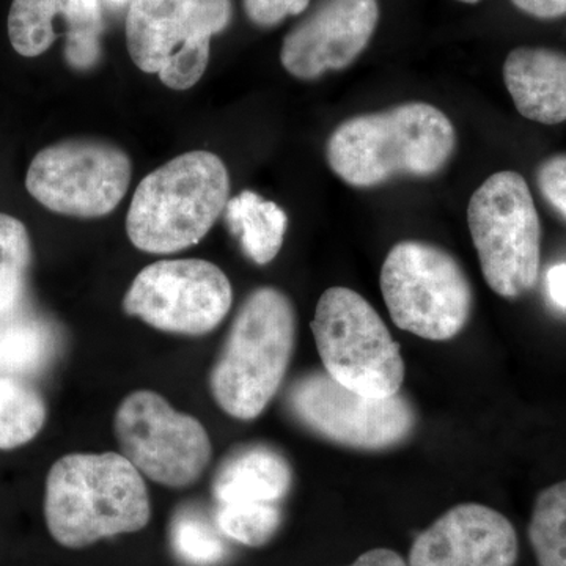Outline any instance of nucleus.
I'll return each mask as SVG.
<instances>
[{
	"label": "nucleus",
	"instance_id": "obj_1",
	"mask_svg": "<svg viewBox=\"0 0 566 566\" xmlns=\"http://www.w3.org/2000/svg\"><path fill=\"white\" fill-rule=\"evenodd\" d=\"M457 148L452 120L433 104H398L342 122L326 144L331 170L353 188L441 172Z\"/></svg>",
	"mask_w": 566,
	"mask_h": 566
},
{
	"label": "nucleus",
	"instance_id": "obj_2",
	"mask_svg": "<svg viewBox=\"0 0 566 566\" xmlns=\"http://www.w3.org/2000/svg\"><path fill=\"white\" fill-rule=\"evenodd\" d=\"M151 516L147 486L118 453H73L52 465L44 517L59 545L81 549L103 538L133 534Z\"/></svg>",
	"mask_w": 566,
	"mask_h": 566
},
{
	"label": "nucleus",
	"instance_id": "obj_3",
	"mask_svg": "<svg viewBox=\"0 0 566 566\" xmlns=\"http://www.w3.org/2000/svg\"><path fill=\"white\" fill-rule=\"evenodd\" d=\"M296 344V311L274 286L253 290L238 308L211 371V394L222 411L256 419L281 389Z\"/></svg>",
	"mask_w": 566,
	"mask_h": 566
},
{
	"label": "nucleus",
	"instance_id": "obj_4",
	"mask_svg": "<svg viewBox=\"0 0 566 566\" xmlns=\"http://www.w3.org/2000/svg\"><path fill=\"white\" fill-rule=\"evenodd\" d=\"M230 200V175L211 151L193 150L148 174L134 192L126 233L142 252L175 253L207 237Z\"/></svg>",
	"mask_w": 566,
	"mask_h": 566
},
{
	"label": "nucleus",
	"instance_id": "obj_5",
	"mask_svg": "<svg viewBox=\"0 0 566 566\" xmlns=\"http://www.w3.org/2000/svg\"><path fill=\"white\" fill-rule=\"evenodd\" d=\"M468 226L491 290L515 300L535 289L542 264V223L523 175L486 178L468 207Z\"/></svg>",
	"mask_w": 566,
	"mask_h": 566
},
{
	"label": "nucleus",
	"instance_id": "obj_6",
	"mask_svg": "<svg viewBox=\"0 0 566 566\" xmlns=\"http://www.w3.org/2000/svg\"><path fill=\"white\" fill-rule=\"evenodd\" d=\"M379 283L394 323L424 340H452L471 318L474 292L468 274L452 253L438 245L395 244Z\"/></svg>",
	"mask_w": 566,
	"mask_h": 566
},
{
	"label": "nucleus",
	"instance_id": "obj_7",
	"mask_svg": "<svg viewBox=\"0 0 566 566\" xmlns=\"http://www.w3.org/2000/svg\"><path fill=\"white\" fill-rule=\"evenodd\" d=\"M324 371L354 392L387 398L400 392L405 360L389 327L359 293L326 290L312 322Z\"/></svg>",
	"mask_w": 566,
	"mask_h": 566
},
{
	"label": "nucleus",
	"instance_id": "obj_8",
	"mask_svg": "<svg viewBox=\"0 0 566 566\" xmlns=\"http://www.w3.org/2000/svg\"><path fill=\"white\" fill-rule=\"evenodd\" d=\"M232 17V0H133L126 46L137 69L158 74L172 91H188L208 69L212 36Z\"/></svg>",
	"mask_w": 566,
	"mask_h": 566
},
{
	"label": "nucleus",
	"instance_id": "obj_9",
	"mask_svg": "<svg viewBox=\"0 0 566 566\" xmlns=\"http://www.w3.org/2000/svg\"><path fill=\"white\" fill-rule=\"evenodd\" d=\"M285 401L290 415L304 428L346 449H394L411 438L417 424L415 406L405 395L367 397L335 381L326 371L297 378Z\"/></svg>",
	"mask_w": 566,
	"mask_h": 566
},
{
	"label": "nucleus",
	"instance_id": "obj_10",
	"mask_svg": "<svg viewBox=\"0 0 566 566\" xmlns=\"http://www.w3.org/2000/svg\"><path fill=\"white\" fill-rule=\"evenodd\" d=\"M128 153L102 139H69L43 148L32 159L25 188L40 205L70 218L111 214L128 192Z\"/></svg>",
	"mask_w": 566,
	"mask_h": 566
},
{
	"label": "nucleus",
	"instance_id": "obj_11",
	"mask_svg": "<svg viewBox=\"0 0 566 566\" xmlns=\"http://www.w3.org/2000/svg\"><path fill=\"white\" fill-rule=\"evenodd\" d=\"M123 457L153 482L169 488L192 485L211 458V441L199 420L175 411L161 395L139 390L115 415Z\"/></svg>",
	"mask_w": 566,
	"mask_h": 566
},
{
	"label": "nucleus",
	"instance_id": "obj_12",
	"mask_svg": "<svg viewBox=\"0 0 566 566\" xmlns=\"http://www.w3.org/2000/svg\"><path fill=\"white\" fill-rule=\"evenodd\" d=\"M232 283L207 260L153 263L134 279L123 308L163 333L203 335L229 314Z\"/></svg>",
	"mask_w": 566,
	"mask_h": 566
},
{
	"label": "nucleus",
	"instance_id": "obj_13",
	"mask_svg": "<svg viewBox=\"0 0 566 566\" xmlns=\"http://www.w3.org/2000/svg\"><path fill=\"white\" fill-rule=\"evenodd\" d=\"M378 21V0H318L283 39V69L301 81L348 69L367 50Z\"/></svg>",
	"mask_w": 566,
	"mask_h": 566
},
{
	"label": "nucleus",
	"instance_id": "obj_14",
	"mask_svg": "<svg viewBox=\"0 0 566 566\" xmlns=\"http://www.w3.org/2000/svg\"><path fill=\"white\" fill-rule=\"evenodd\" d=\"M517 556L509 517L491 506L461 504L417 536L408 566H515Z\"/></svg>",
	"mask_w": 566,
	"mask_h": 566
},
{
	"label": "nucleus",
	"instance_id": "obj_15",
	"mask_svg": "<svg viewBox=\"0 0 566 566\" xmlns=\"http://www.w3.org/2000/svg\"><path fill=\"white\" fill-rule=\"evenodd\" d=\"M65 33V59L73 70L87 71L102 57L103 14L99 0H13L9 39L22 57H39Z\"/></svg>",
	"mask_w": 566,
	"mask_h": 566
},
{
	"label": "nucleus",
	"instance_id": "obj_16",
	"mask_svg": "<svg viewBox=\"0 0 566 566\" xmlns=\"http://www.w3.org/2000/svg\"><path fill=\"white\" fill-rule=\"evenodd\" d=\"M506 91L527 120L566 122V54L549 48H516L504 62Z\"/></svg>",
	"mask_w": 566,
	"mask_h": 566
},
{
	"label": "nucleus",
	"instance_id": "obj_17",
	"mask_svg": "<svg viewBox=\"0 0 566 566\" xmlns=\"http://www.w3.org/2000/svg\"><path fill=\"white\" fill-rule=\"evenodd\" d=\"M286 458L268 446H248L227 458L216 474L214 497L227 502H279L292 488Z\"/></svg>",
	"mask_w": 566,
	"mask_h": 566
},
{
	"label": "nucleus",
	"instance_id": "obj_18",
	"mask_svg": "<svg viewBox=\"0 0 566 566\" xmlns=\"http://www.w3.org/2000/svg\"><path fill=\"white\" fill-rule=\"evenodd\" d=\"M223 214L227 229L251 262L259 266L273 262L289 229V216L277 203L243 191L229 200Z\"/></svg>",
	"mask_w": 566,
	"mask_h": 566
},
{
	"label": "nucleus",
	"instance_id": "obj_19",
	"mask_svg": "<svg viewBox=\"0 0 566 566\" xmlns=\"http://www.w3.org/2000/svg\"><path fill=\"white\" fill-rule=\"evenodd\" d=\"M57 353V335L40 316L17 312L0 319V378L40 374Z\"/></svg>",
	"mask_w": 566,
	"mask_h": 566
},
{
	"label": "nucleus",
	"instance_id": "obj_20",
	"mask_svg": "<svg viewBox=\"0 0 566 566\" xmlns=\"http://www.w3.org/2000/svg\"><path fill=\"white\" fill-rule=\"evenodd\" d=\"M31 260V237L24 223L0 212V319L21 311Z\"/></svg>",
	"mask_w": 566,
	"mask_h": 566
},
{
	"label": "nucleus",
	"instance_id": "obj_21",
	"mask_svg": "<svg viewBox=\"0 0 566 566\" xmlns=\"http://www.w3.org/2000/svg\"><path fill=\"white\" fill-rule=\"evenodd\" d=\"M527 534L538 566H566V480L536 495Z\"/></svg>",
	"mask_w": 566,
	"mask_h": 566
},
{
	"label": "nucleus",
	"instance_id": "obj_22",
	"mask_svg": "<svg viewBox=\"0 0 566 566\" xmlns=\"http://www.w3.org/2000/svg\"><path fill=\"white\" fill-rule=\"evenodd\" d=\"M44 420L46 408L39 392L21 379L0 378V449L28 444Z\"/></svg>",
	"mask_w": 566,
	"mask_h": 566
},
{
	"label": "nucleus",
	"instance_id": "obj_23",
	"mask_svg": "<svg viewBox=\"0 0 566 566\" xmlns=\"http://www.w3.org/2000/svg\"><path fill=\"white\" fill-rule=\"evenodd\" d=\"M219 531L244 546L266 545L281 526L277 502H227L219 504Z\"/></svg>",
	"mask_w": 566,
	"mask_h": 566
},
{
	"label": "nucleus",
	"instance_id": "obj_24",
	"mask_svg": "<svg viewBox=\"0 0 566 566\" xmlns=\"http://www.w3.org/2000/svg\"><path fill=\"white\" fill-rule=\"evenodd\" d=\"M172 545L177 556L192 566H214L226 558L221 536L199 513L185 510L172 523Z\"/></svg>",
	"mask_w": 566,
	"mask_h": 566
},
{
	"label": "nucleus",
	"instance_id": "obj_25",
	"mask_svg": "<svg viewBox=\"0 0 566 566\" xmlns=\"http://www.w3.org/2000/svg\"><path fill=\"white\" fill-rule=\"evenodd\" d=\"M539 192L566 221V155H556L542 163L536 172Z\"/></svg>",
	"mask_w": 566,
	"mask_h": 566
},
{
	"label": "nucleus",
	"instance_id": "obj_26",
	"mask_svg": "<svg viewBox=\"0 0 566 566\" xmlns=\"http://www.w3.org/2000/svg\"><path fill=\"white\" fill-rule=\"evenodd\" d=\"M311 6V0H244L249 20L259 28L270 29L285 18L297 17Z\"/></svg>",
	"mask_w": 566,
	"mask_h": 566
},
{
	"label": "nucleus",
	"instance_id": "obj_27",
	"mask_svg": "<svg viewBox=\"0 0 566 566\" xmlns=\"http://www.w3.org/2000/svg\"><path fill=\"white\" fill-rule=\"evenodd\" d=\"M513 6L536 20H557L566 17V0H512Z\"/></svg>",
	"mask_w": 566,
	"mask_h": 566
},
{
	"label": "nucleus",
	"instance_id": "obj_28",
	"mask_svg": "<svg viewBox=\"0 0 566 566\" xmlns=\"http://www.w3.org/2000/svg\"><path fill=\"white\" fill-rule=\"evenodd\" d=\"M349 566H408L405 558L395 551L385 549H371L368 553H364L363 556L357 558L353 565Z\"/></svg>",
	"mask_w": 566,
	"mask_h": 566
},
{
	"label": "nucleus",
	"instance_id": "obj_29",
	"mask_svg": "<svg viewBox=\"0 0 566 566\" xmlns=\"http://www.w3.org/2000/svg\"><path fill=\"white\" fill-rule=\"evenodd\" d=\"M547 292L558 307L566 308V263L551 268L546 275Z\"/></svg>",
	"mask_w": 566,
	"mask_h": 566
},
{
	"label": "nucleus",
	"instance_id": "obj_30",
	"mask_svg": "<svg viewBox=\"0 0 566 566\" xmlns=\"http://www.w3.org/2000/svg\"><path fill=\"white\" fill-rule=\"evenodd\" d=\"M457 2L469 3V6H472V3H479L480 0H457Z\"/></svg>",
	"mask_w": 566,
	"mask_h": 566
},
{
	"label": "nucleus",
	"instance_id": "obj_31",
	"mask_svg": "<svg viewBox=\"0 0 566 566\" xmlns=\"http://www.w3.org/2000/svg\"><path fill=\"white\" fill-rule=\"evenodd\" d=\"M112 2H125V0H112Z\"/></svg>",
	"mask_w": 566,
	"mask_h": 566
}]
</instances>
